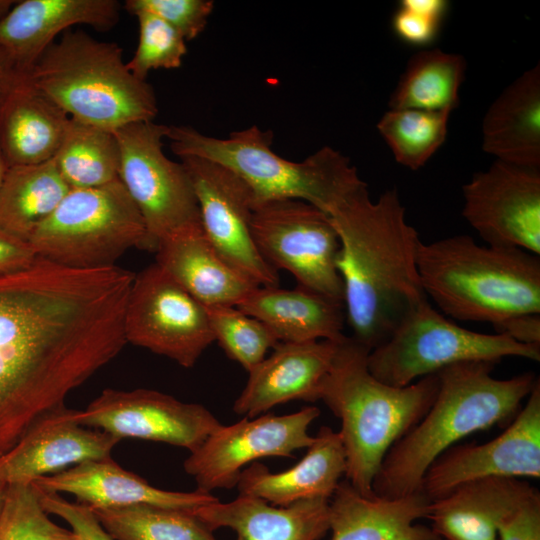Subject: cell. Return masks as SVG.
I'll list each match as a JSON object with an SVG mask.
<instances>
[{"label": "cell", "mask_w": 540, "mask_h": 540, "mask_svg": "<svg viewBox=\"0 0 540 540\" xmlns=\"http://www.w3.org/2000/svg\"><path fill=\"white\" fill-rule=\"evenodd\" d=\"M125 9L133 14L142 10L149 12L171 27L184 39L197 37L206 27L214 8L212 0H127Z\"/></svg>", "instance_id": "38"}, {"label": "cell", "mask_w": 540, "mask_h": 540, "mask_svg": "<svg viewBox=\"0 0 540 540\" xmlns=\"http://www.w3.org/2000/svg\"><path fill=\"white\" fill-rule=\"evenodd\" d=\"M417 266L427 298L456 320L488 322L497 331L540 314V258L529 251L461 234L421 242Z\"/></svg>", "instance_id": "5"}, {"label": "cell", "mask_w": 540, "mask_h": 540, "mask_svg": "<svg viewBox=\"0 0 540 540\" xmlns=\"http://www.w3.org/2000/svg\"><path fill=\"white\" fill-rule=\"evenodd\" d=\"M167 138L180 158L207 159L234 172L251 189L255 205L295 199L330 215L367 185L349 159L333 148L323 147L302 162L289 161L272 150V131H262L256 125L232 132L226 139L188 126H169Z\"/></svg>", "instance_id": "6"}, {"label": "cell", "mask_w": 540, "mask_h": 540, "mask_svg": "<svg viewBox=\"0 0 540 540\" xmlns=\"http://www.w3.org/2000/svg\"><path fill=\"white\" fill-rule=\"evenodd\" d=\"M37 258L29 242L0 230V278L30 268Z\"/></svg>", "instance_id": "42"}, {"label": "cell", "mask_w": 540, "mask_h": 540, "mask_svg": "<svg viewBox=\"0 0 540 540\" xmlns=\"http://www.w3.org/2000/svg\"><path fill=\"white\" fill-rule=\"evenodd\" d=\"M496 333L508 335L524 344L540 345V314L514 318L502 325Z\"/></svg>", "instance_id": "43"}, {"label": "cell", "mask_w": 540, "mask_h": 540, "mask_svg": "<svg viewBox=\"0 0 540 540\" xmlns=\"http://www.w3.org/2000/svg\"><path fill=\"white\" fill-rule=\"evenodd\" d=\"M126 342L193 367L214 342L207 309L159 265L135 274L124 316Z\"/></svg>", "instance_id": "12"}, {"label": "cell", "mask_w": 540, "mask_h": 540, "mask_svg": "<svg viewBox=\"0 0 540 540\" xmlns=\"http://www.w3.org/2000/svg\"><path fill=\"white\" fill-rule=\"evenodd\" d=\"M119 15L115 0L17 1L0 19V48L16 73L26 77L60 32L78 24L107 31Z\"/></svg>", "instance_id": "19"}, {"label": "cell", "mask_w": 540, "mask_h": 540, "mask_svg": "<svg viewBox=\"0 0 540 540\" xmlns=\"http://www.w3.org/2000/svg\"><path fill=\"white\" fill-rule=\"evenodd\" d=\"M431 500L421 491L397 498L364 495L341 480L329 502L331 540H441L426 518Z\"/></svg>", "instance_id": "22"}, {"label": "cell", "mask_w": 540, "mask_h": 540, "mask_svg": "<svg viewBox=\"0 0 540 540\" xmlns=\"http://www.w3.org/2000/svg\"><path fill=\"white\" fill-rule=\"evenodd\" d=\"M483 150L497 160L540 166V66L524 72L491 104L482 124Z\"/></svg>", "instance_id": "28"}, {"label": "cell", "mask_w": 540, "mask_h": 540, "mask_svg": "<svg viewBox=\"0 0 540 540\" xmlns=\"http://www.w3.org/2000/svg\"><path fill=\"white\" fill-rule=\"evenodd\" d=\"M21 78L25 77H21L16 73L8 57L0 48V93Z\"/></svg>", "instance_id": "44"}, {"label": "cell", "mask_w": 540, "mask_h": 540, "mask_svg": "<svg viewBox=\"0 0 540 540\" xmlns=\"http://www.w3.org/2000/svg\"><path fill=\"white\" fill-rule=\"evenodd\" d=\"M169 126L139 121L114 131L120 148L119 180L139 210L149 250L174 234L202 227L191 180L163 153Z\"/></svg>", "instance_id": "10"}, {"label": "cell", "mask_w": 540, "mask_h": 540, "mask_svg": "<svg viewBox=\"0 0 540 540\" xmlns=\"http://www.w3.org/2000/svg\"><path fill=\"white\" fill-rule=\"evenodd\" d=\"M369 352L346 336L319 389V400L341 420L345 479L364 495L373 494L385 455L424 417L439 388L437 373L404 387L381 382L368 369Z\"/></svg>", "instance_id": "4"}, {"label": "cell", "mask_w": 540, "mask_h": 540, "mask_svg": "<svg viewBox=\"0 0 540 540\" xmlns=\"http://www.w3.org/2000/svg\"><path fill=\"white\" fill-rule=\"evenodd\" d=\"M236 307L265 324L279 342H339L346 337L344 303L300 286H258Z\"/></svg>", "instance_id": "27"}, {"label": "cell", "mask_w": 540, "mask_h": 540, "mask_svg": "<svg viewBox=\"0 0 540 540\" xmlns=\"http://www.w3.org/2000/svg\"><path fill=\"white\" fill-rule=\"evenodd\" d=\"M139 23V40L134 56L126 63L129 71L146 81L151 70L176 69L187 53L185 39L159 17L146 12L133 13Z\"/></svg>", "instance_id": "37"}, {"label": "cell", "mask_w": 540, "mask_h": 540, "mask_svg": "<svg viewBox=\"0 0 540 540\" xmlns=\"http://www.w3.org/2000/svg\"><path fill=\"white\" fill-rule=\"evenodd\" d=\"M319 416L317 407L307 406L291 414H262L228 426L221 424L189 452L183 468L195 480L197 490L232 489L244 467L257 459L291 457L296 450L308 448L314 440L309 426Z\"/></svg>", "instance_id": "13"}, {"label": "cell", "mask_w": 540, "mask_h": 540, "mask_svg": "<svg viewBox=\"0 0 540 540\" xmlns=\"http://www.w3.org/2000/svg\"><path fill=\"white\" fill-rule=\"evenodd\" d=\"M462 215L488 245L540 255V173L496 160L463 188Z\"/></svg>", "instance_id": "17"}, {"label": "cell", "mask_w": 540, "mask_h": 540, "mask_svg": "<svg viewBox=\"0 0 540 540\" xmlns=\"http://www.w3.org/2000/svg\"><path fill=\"white\" fill-rule=\"evenodd\" d=\"M340 241L338 270L352 338L370 351L428 300L419 276L417 230L396 189L372 201L363 186L330 215Z\"/></svg>", "instance_id": "2"}, {"label": "cell", "mask_w": 540, "mask_h": 540, "mask_svg": "<svg viewBox=\"0 0 540 540\" xmlns=\"http://www.w3.org/2000/svg\"><path fill=\"white\" fill-rule=\"evenodd\" d=\"M530 485L514 477L471 481L431 501L426 518L441 540H499L501 515Z\"/></svg>", "instance_id": "29"}, {"label": "cell", "mask_w": 540, "mask_h": 540, "mask_svg": "<svg viewBox=\"0 0 540 540\" xmlns=\"http://www.w3.org/2000/svg\"><path fill=\"white\" fill-rule=\"evenodd\" d=\"M69 191L53 159L9 167L0 190V230L28 242Z\"/></svg>", "instance_id": "30"}, {"label": "cell", "mask_w": 540, "mask_h": 540, "mask_svg": "<svg viewBox=\"0 0 540 540\" xmlns=\"http://www.w3.org/2000/svg\"><path fill=\"white\" fill-rule=\"evenodd\" d=\"M52 159L70 189L99 187L119 179L120 148L114 131L72 118Z\"/></svg>", "instance_id": "32"}, {"label": "cell", "mask_w": 540, "mask_h": 540, "mask_svg": "<svg viewBox=\"0 0 540 540\" xmlns=\"http://www.w3.org/2000/svg\"><path fill=\"white\" fill-rule=\"evenodd\" d=\"M6 486L7 484L0 480V511L2 508L3 500H4Z\"/></svg>", "instance_id": "47"}, {"label": "cell", "mask_w": 540, "mask_h": 540, "mask_svg": "<svg viewBox=\"0 0 540 540\" xmlns=\"http://www.w3.org/2000/svg\"><path fill=\"white\" fill-rule=\"evenodd\" d=\"M199 205L203 231L218 253L256 286H279L278 271L261 256L252 235L254 196L231 170L207 159L181 157Z\"/></svg>", "instance_id": "14"}, {"label": "cell", "mask_w": 540, "mask_h": 540, "mask_svg": "<svg viewBox=\"0 0 540 540\" xmlns=\"http://www.w3.org/2000/svg\"><path fill=\"white\" fill-rule=\"evenodd\" d=\"M450 112L389 109L377 129L402 166L417 170L444 143Z\"/></svg>", "instance_id": "34"}, {"label": "cell", "mask_w": 540, "mask_h": 540, "mask_svg": "<svg viewBox=\"0 0 540 540\" xmlns=\"http://www.w3.org/2000/svg\"><path fill=\"white\" fill-rule=\"evenodd\" d=\"M345 472L341 436L331 427L322 426L295 466L272 473L264 464L254 462L242 470L236 488L239 494L283 507L306 499H331Z\"/></svg>", "instance_id": "23"}, {"label": "cell", "mask_w": 540, "mask_h": 540, "mask_svg": "<svg viewBox=\"0 0 540 540\" xmlns=\"http://www.w3.org/2000/svg\"><path fill=\"white\" fill-rule=\"evenodd\" d=\"M84 361L78 313L49 274L32 266L0 278V456L65 405Z\"/></svg>", "instance_id": "1"}, {"label": "cell", "mask_w": 540, "mask_h": 540, "mask_svg": "<svg viewBox=\"0 0 540 540\" xmlns=\"http://www.w3.org/2000/svg\"><path fill=\"white\" fill-rule=\"evenodd\" d=\"M499 540H540V493L530 485L501 515Z\"/></svg>", "instance_id": "40"}, {"label": "cell", "mask_w": 540, "mask_h": 540, "mask_svg": "<svg viewBox=\"0 0 540 540\" xmlns=\"http://www.w3.org/2000/svg\"><path fill=\"white\" fill-rule=\"evenodd\" d=\"M92 511L115 540H217L190 511L145 504Z\"/></svg>", "instance_id": "33"}, {"label": "cell", "mask_w": 540, "mask_h": 540, "mask_svg": "<svg viewBox=\"0 0 540 540\" xmlns=\"http://www.w3.org/2000/svg\"><path fill=\"white\" fill-rule=\"evenodd\" d=\"M26 79L70 118L110 131L158 113L152 86L129 71L118 44L80 30L65 31Z\"/></svg>", "instance_id": "7"}, {"label": "cell", "mask_w": 540, "mask_h": 540, "mask_svg": "<svg viewBox=\"0 0 540 540\" xmlns=\"http://www.w3.org/2000/svg\"><path fill=\"white\" fill-rule=\"evenodd\" d=\"M492 361L460 362L437 372V395L424 417L392 445L376 474L373 493L397 498L420 491L429 466L462 438L512 420L539 378L525 372L492 376Z\"/></svg>", "instance_id": "3"}, {"label": "cell", "mask_w": 540, "mask_h": 540, "mask_svg": "<svg viewBox=\"0 0 540 540\" xmlns=\"http://www.w3.org/2000/svg\"><path fill=\"white\" fill-rule=\"evenodd\" d=\"M251 228L273 269L291 273L297 286L344 303L340 241L328 214L301 200L266 201L255 205Z\"/></svg>", "instance_id": "11"}, {"label": "cell", "mask_w": 540, "mask_h": 540, "mask_svg": "<svg viewBox=\"0 0 540 540\" xmlns=\"http://www.w3.org/2000/svg\"><path fill=\"white\" fill-rule=\"evenodd\" d=\"M464 58L440 49L415 53L391 94L390 109L452 112L465 77Z\"/></svg>", "instance_id": "31"}, {"label": "cell", "mask_w": 540, "mask_h": 540, "mask_svg": "<svg viewBox=\"0 0 540 540\" xmlns=\"http://www.w3.org/2000/svg\"><path fill=\"white\" fill-rule=\"evenodd\" d=\"M214 341L247 372L259 364L269 349L279 343L258 319L236 306L206 307Z\"/></svg>", "instance_id": "35"}, {"label": "cell", "mask_w": 540, "mask_h": 540, "mask_svg": "<svg viewBox=\"0 0 540 540\" xmlns=\"http://www.w3.org/2000/svg\"><path fill=\"white\" fill-rule=\"evenodd\" d=\"M447 8L444 0H402L392 18L393 30L408 44L428 45L438 35Z\"/></svg>", "instance_id": "39"}, {"label": "cell", "mask_w": 540, "mask_h": 540, "mask_svg": "<svg viewBox=\"0 0 540 540\" xmlns=\"http://www.w3.org/2000/svg\"><path fill=\"white\" fill-rule=\"evenodd\" d=\"M70 117L25 78L0 93V151L9 167L51 160Z\"/></svg>", "instance_id": "26"}, {"label": "cell", "mask_w": 540, "mask_h": 540, "mask_svg": "<svg viewBox=\"0 0 540 540\" xmlns=\"http://www.w3.org/2000/svg\"><path fill=\"white\" fill-rule=\"evenodd\" d=\"M37 489L47 513L64 520L77 540H115L89 507L76 501H68L61 494Z\"/></svg>", "instance_id": "41"}, {"label": "cell", "mask_w": 540, "mask_h": 540, "mask_svg": "<svg viewBox=\"0 0 540 540\" xmlns=\"http://www.w3.org/2000/svg\"><path fill=\"white\" fill-rule=\"evenodd\" d=\"M31 483L47 492L73 495L76 502L92 510L145 504L194 512L218 501L211 493L197 489L181 492L155 487L111 457L88 461Z\"/></svg>", "instance_id": "21"}, {"label": "cell", "mask_w": 540, "mask_h": 540, "mask_svg": "<svg viewBox=\"0 0 540 540\" xmlns=\"http://www.w3.org/2000/svg\"><path fill=\"white\" fill-rule=\"evenodd\" d=\"M339 342L277 343L269 357L248 371L246 385L234 402V412L252 418L289 401L319 400L320 385Z\"/></svg>", "instance_id": "20"}, {"label": "cell", "mask_w": 540, "mask_h": 540, "mask_svg": "<svg viewBox=\"0 0 540 540\" xmlns=\"http://www.w3.org/2000/svg\"><path fill=\"white\" fill-rule=\"evenodd\" d=\"M329 502L314 498L276 507L239 494L230 502L218 500L193 513L213 531L234 530L237 540H320L329 531Z\"/></svg>", "instance_id": "24"}, {"label": "cell", "mask_w": 540, "mask_h": 540, "mask_svg": "<svg viewBox=\"0 0 540 540\" xmlns=\"http://www.w3.org/2000/svg\"><path fill=\"white\" fill-rule=\"evenodd\" d=\"M38 257L72 269L115 266L127 250H149L143 218L119 179L70 189L28 241Z\"/></svg>", "instance_id": "8"}, {"label": "cell", "mask_w": 540, "mask_h": 540, "mask_svg": "<svg viewBox=\"0 0 540 540\" xmlns=\"http://www.w3.org/2000/svg\"><path fill=\"white\" fill-rule=\"evenodd\" d=\"M505 357L539 361L540 345L524 344L501 333L468 330L447 319L426 300L399 323L385 342L369 352L367 365L381 382L404 387L456 363H498Z\"/></svg>", "instance_id": "9"}, {"label": "cell", "mask_w": 540, "mask_h": 540, "mask_svg": "<svg viewBox=\"0 0 540 540\" xmlns=\"http://www.w3.org/2000/svg\"><path fill=\"white\" fill-rule=\"evenodd\" d=\"M31 482L6 486L0 511V540H77L69 528L55 523Z\"/></svg>", "instance_id": "36"}, {"label": "cell", "mask_w": 540, "mask_h": 540, "mask_svg": "<svg viewBox=\"0 0 540 540\" xmlns=\"http://www.w3.org/2000/svg\"><path fill=\"white\" fill-rule=\"evenodd\" d=\"M76 419L119 440L162 442L189 452L222 424L201 404L145 388L104 389L85 409L77 410Z\"/></svg>", "instance_id": "15"}, {"label": "cell", "mask_w": 540, "mask_h": 540, "mask_svg": "<svg viewBox=\"0 0 540 540\" xmlns=\"http://www.w3.org/2000/svg\"><path fill=\"white\" fill-rule=\"evenodd\" d=\"M76 412L65 405L36 422L0 456V480L6 484L32 482L88 461L110 457L120 440L81 425Z\"/></svg>", "instance_id": "18"}, {"label": "cell", "mask_w": 540, "mask_h": 540, "mask_svg": "<svg viewBox=\"0 0 540 540\" xmlns=\"http://www.w3.org/2000/svg\"><path fill=\"white\" fill-rule=\"evenodd\" d=\"M8 168L9 166L0 151V190L4 182Z\"/></svg>", "instance_id": "46"}, {"label": "cell", "mask_w": 540, "mask_h": 540, "mask_svg": "<svg viewBox=\"0 0 540 540\" xmlns=\"http://www.w3.org/2000/svg\"><path fill=\"white\" fill-rule=\"evenodd\" d=\"M17 1L13 0H0V19H2L15 5Z\"/></svg>", "instance_id": "45"}, {"label": "cell", "mask_w": 540, "mask_h": 540, "mask_svg": "<svg viewBox=\"0 0 540 540\" xmlns=\"http://www.w3.org/2000/svg\"><path fill=\"white\" fill-rule=\"evenodd\" d=\"M488 477L540 478V381L506 429L483 443L453 445L425 472L420 491L431 501Z\"/></svg>", "instance_id": "16"}, {"label": "cell", "mask_w": 540, "mask_h": 540, "mask_svg": "<svg viewBox=\"0 0 540 540\" xmlns=\"http://www.w3.org/2000/svg\"><path fill=\"white\" fill-rule=\"evenodd\" d=\"M154 252L155 263L205 307L237 306L258 287L218 253L202 227L161 240Z\"/></svg>", "instance_id": "25"}]
</instances>
